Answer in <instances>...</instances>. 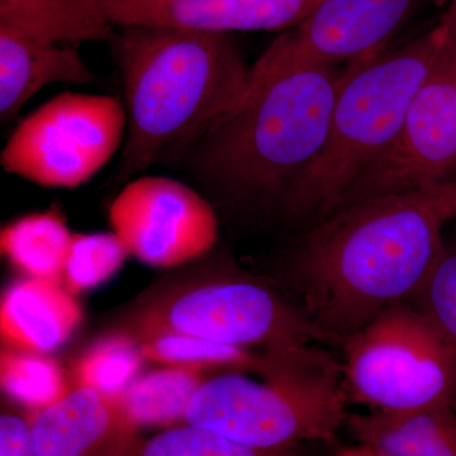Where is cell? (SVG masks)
Masks as SVG:
<instances>
[{
    "mask_svg": "<svg viewBox=\"0 0 456 456\" xmlns=\"http://www.w3.org/2000/svg\"><path fill=\"white\" fill-rule=\"evenodd\" d=\"M456 216V178L347 204L314 224L293 254L301 308L342 342L412 298L444 253Z\"/></svg>",
    "mask_w": 456,
    "mask_h": 456,
    "instance_id": "1",
    "label": "cell"
},
{
    "mask_svg": "<svg viewBox=\"0 0 456 456\" xmlns=\"http://www.w3.org/2000/svg\"><path fill=\"white\" fill-rule=\"evenodd\" d=\"M121 73L126 131L116 180L184 160L235 106L250 68L226 33L163 26L116 27L108 42Z\"/></svg>",
    "mask_w": 456,
    "mask_h": 456,
    "instance_id": "2",
    "label": "cell"
},
{
    "mask_svg": "<svg viewBox=\"0 0 456 456\" xmlns=\"http://www.w3.org/2000/svg\"><path fill=\"white\" fill-rule=\"evenodd\" d=\"M347 66L274 71L253 65L241 97L184 160L237 204L281 207L325 145Z\"/></svg>",
    "mask_w": 456,
    "mask_h": 456,
    "instance_id": "3",
    "label": "cell"
},
{
    "mask_svg": "<svg viewBox=\"0 0 456 456\" xmlns=\"http://www.w3.org/2000/svg\"><path fill=\"white\" fill-rule=\"evenodd\" d=\"M441 22L404 46L347 65L325 145L288 191L281 209L290 220H325L340 208L360 174L388 149L411 103L448 40Z\"/></svg>",
    "mask_w": 456,
    "mask_h": 456,
    "instance_id": "4",
    "label": "cell"
},
{
    "mask_svg": "<svg viewBox=\"0 0 456 456\" xmlns=\"http://www.w3.org/2000/svg\"><path fill=\"white\" fill-rule=\"evenodd\" d=\"M260 373L264 382L233 373L204 380L185 424L260 450L334 443L346 428L341 364L317 345L266 351Z\"/></svg>",
    "mask_w": 456,
    "mask_h": 456,
    "instance_id": "5",
    "label": "cell"
},
{
    "mask_svg": "<svg viewBox=\"0 0 456 456\" xmlns=\"http://www.w3.org/2000/svg\"><path fill=\"white\" fill-rule=\"evenodd\" d=\"M173 331L266 351L332 344L299 305L259 279L222 273L174 287L143 305L126 334Z\"/></svg>",
    "mask_w": 456,
    "mask_h": 456,
    "instance_id": "6",
    "label": "cell"
},
{
    "mask_svg": "<svg viewBox=\"0 0 456 456\" xmlns=\"http://www.w3.org/2000/svg\"><path fill=\"white\" fill-rule=\"evenodd\" d=\"M341 345L349 401L388 413L455 407L456 356L412 303L389 308Z\"/></svg>",
    "mask_w": 456,
    "mask_h": 456,
    "instance_id": "7",
    "label": "cell"
},
{
    "mask_svg": "<svg viewBox=\"0 0 456 456\" xmlns=\"http://www.w3.org/2000/svg\"><path fill=\"white\" fill-rule=\"evenodd\" d=\"M126 131L119 99L62 93L18 123L0 164L41 187L77 188L110 163L123 147Z\"/></svg>",
    "mask_w": 456,
    "mask_h": 456,
    "instance_id": "8",
    "label": "cell"
},
{
    "mask_svg": "<svg viewBox=\"0 0 456 456\" xmlns=\"http://www.w3.org/2000/svg\"><path fill=\"white\" fill-rule=\"evenodd\" d=\"M455 167L456 36L449 31L443 53L408 108L397 136L360 174L340 208L370 198L432 187L450 179Z\"/></svg>",
    "mask_w": 456,
    "mask_h": 456,
    "instance_id": "9",
    "label": "cell"
},
{
    "mask_svg": "<svg viewBox=\"0 0 456 456\" xmlns=\"http://www.w3.org/2000/svg\"><path fill=\"white\" fill-rule=\"evenodd\" d=\"M108 220L131 256L154 268L196 260L217 241V216L208 200L167 176L140 175L126 183Z\"/></svg>",
    "mask_w": 456,
    "mask_h": 456,
    "instance_id": "10",
    "label": "cell"
},
{
    "mask_svg": "<svg viewBox=\"0 0 456 456\" xmlns=\"http://www.w3.org/2000/svg\"><path fill=\"white\" fill-rule=\"evenodd\" d=\"M424 0H321L255 65L274 71L347 66L384 53Z\"/></svg>",
    "mask_w": 456,
    "mask_h": 456,
    "instance_id": "11",
    "label": "cell"
},
{
    "mask_svg": "<svg viewBox=\"0 0 456 456\" xmlns=\"http://www.w3.org/2000/svg\"><path fill=\"white\" fill-rule=\"evenodd\" d=\"M114 27L163 26L228 33L287 31L321 0H77Z\"/></svg>",
    "mask_w": 456,
    "mask_h": 456,
    "instance_id": "12",
    "label": "cell"
},
{
    "mask_svg": "<svg viewBox=\"0 0 456 456\" xmlns=\"http://www.w3.org/2000/svg\"><path fill=\"white\" fill-rule=\"evenodd\" d=\"M28 419L37 456H130L141 439L118 399L88 387Z\"/></svg>",
    "mask_w": 456,
    "mask_h": 456,
    "instance_id": "13",
    "label": "cell"
},
{
    "mask_svg": "<svg viewBox=\"0 0 456 456\" xmlns=\"http://www.w3.org/2000/svg\"><path fill=\"white\" fill-rule=\"evenodd\" d=\"M98 79L77 46L47 44L0 26V118H17L50 84L93 86Z\"/></svg>",
    "mask_w": 456,
    "mask_h": 456,
    "instance_id": "14",
    "label": "cell"
},
{
    "mask_svg": "<svg viewBox=\"0 0 456 456\" xmlns=\"http://www.w3.org/2000/svg\"><path fill=\"white\" fill-rule=\"evenodd\" d=\"M83 320L77 297L61 283L25 278L9 285L0 303V335L5 347L53 353Z\"/></svg>",
    "mask_w": 456,
    "mask_h": 456,
    "instance_id": "15",
    "label": "cell"
},
{
    "mask_svg": "<svg viewBox=\"0 0 456 456\" xmlns=\"http://www.w3.org/2000/svg\"><path fill=\"white\" fill-rule=\"evenodd\" d=\"M346 428L360 445L384 456H456L455 407L351 415Z\"/></svg>",
    "mask_w": 456,
    "mask_h": 456,
    "instance_id": "16",
    "label": "cell"
},
{
    "mask_svg": "<svg viewBox=\"0 0 456 456\" xmlns=\"http://www.w3.org/2000/svg\"><path fill=\"white\" fill-rule=\"evenodd\" d=\"M0 26L47 44L110 42L116 27L77 0H0Z\"/></svg>",
    "mask_w": 456,
    "mask_h": 456,
    "instance_id": "17",
    "label": "cell"
},
{
    "mask_svg": "<svg viewBox=\"0 0 456 456\" xmlns=\"http://www.w3.org/2000/svg\"><path fill=\"white\" fill-rule=\"evenodd\" d=\"M74 233L57 208L18 218L0 233V248L26 278L62 284V275Z\"/></svg>",
    "mask_w": 456,
    "mask_h": 456,
    "instance_id": "18",
    "label": "cell"
},
{
    "mask_svg": "<svg viewBox=\"0 0 456 456\" xmlns=\"http://www.w3.org/2000/svg\"><path fill=\"white\" fill-rule=\"evenodd\" d=\"M204 380L203 370L167 367L140 375L116 398L137 428H171L184 422L189 402Z\"/></svg>",
    "mask_w": 456,
    "mask_h": 456,
    "instance_id": "19",
    "label": "cell"
},
{
    "mask_svg": "<svg viewBox=\"0 0 456 456\" xmlns=\"http://www.w3.org/2000/svg\"><path fill=\"white\" fill-rule=\"evenodd\" d=\"M132 338L139 342L146 359L167 367L198 370L230 368L260 371L264 365V356H255L250 350L216 344L180 332L150 331L134 335Z\"/></svg>",
    "mask_w": 456,
    "mask_h": 456,
    "instance_id": "20",
    "label": "cell"
},
{
    "mask_svg": "<svg viewBox=\"0 0 456 456\" xmlns=\"http://www.w3.org/2000/svg\"><path fill=\"white\" fill-rule=\"evenodd\" d=\"M0 384L8 397L32 412L51 406L70 392L56 360L9 347L0 355Z\"/></svg>",
    "mask_w": 456,
    "mask_h": 456,
    "instance_id": "21",
    "label": "cell"
},
{
    "mask_svg": "<svg viewBox=\"0 0 456 456\" xmlns=\"http://www.w3.org/2000/svg\"><path fill=\"white\" fill-rule=\"evenodd\" d=\"M145 355L131 335H114L89 347L73 367L77 387L117 397L140 377Z\"/></svg>",
    "mask_w": 456,
    "mask_h": 456,
    "instance_id": "22",
    "label": "cell"
},
{
    "mask_svg": "<svg viewBox=\"0 0 456 456\" xmlns=\"http://www.w3.org/2000/svg\"><path fill=\"white\" fill-rule=\"evenodd\" d=\"M131 256L114 232L74 233L66 259L62 285L75 297L113 277Z\"/></svg>",
    "mask_w": 456,
    "mask_h": 456,
    "instance_id": "23",
    "label": "cell"
},
{
    "mask_svg": "<svg viewBox=\"0 0 456 456\" xmlns=\"http://www.w3.org/2000/svg\"><path fill=\"white\" fill-rule=\"evenodd\" d=\"M132 456H302L299 448L260 450L221 435L183 424L171 426L149 439L141 437Z\"/></svg>",
    "mask_w": 456,
    "mask_h": 456,
    "instance_id": "24",
    "label": "cell"
},
{
    "mask_svg": "<svg viewBox=\"0 0 456 456\" xmlns=\"http://www.w3.org/2000/svg\"><path fill=\"white\" fill-rule=\"evenodd\" d=\"M424 314L456 356V242L440 259L410 301Z\"/></svg>",
    "mask_w": 456,
    "mask_h": 456,
    "instance_id": "25",
    "label": "cell"
},
{
    "mask_svg": "<svg viewBox=\"0 0 456 456\" xmlns=\"http://www.w3.org/2000/svg\"><path fill=\"white\" fill-rule=\"evenodd\" d=\"M0 456H37L28 417L3 411L0 416Z\"/></svg>",
    "mask_w": 456,
    "mask_h": 456,
    "instance_id": "26",
    "label": "cell"
},
{
    "mask_svg": "<svg viewBox=\"0 0 456 456\" xmlns=\"http://www.w3.org/2000/svg\"><path fill=\"white\" fill-rule=\"evenodd\" d=\"M338 456H384L380 452H375L374 449L368 448V446L360 445L356 444L355 446L341 450Z\"/></svg>",
    "mask_w": 456,
    "mask_h": 456,
    "instance_id": "27",
    "label": "cell"
},
{
    "mask_svg": "<svg viewBox=\"0 0 456 456\" xmlns=\"http://www.w3.org/2000/svg\"><path fill=\"white\" fill-rule=\"evenodd\" d=\"M441 22L448 27L450 33L456 36V0H449V7L441 18Z\"/></svg>",
    "mask_w": 456,
    "mask_h": 456,
    "instance_id": "28",
    "label": "cell"
},
{
    "mask_svg": "<svg viewBox=\"0 0 456 456\" xmlns=\"http://www.w3.org/2000/svg\"><path fill=\"white\" fill-rule=\"evenodd\" d=\"M132 454H134V452H132ZM132 454L130 456H132Z\"/></svg>",
    "mask_w": 456,
    "mask_h": 456,
    "instance_id": "29",
    "label": "cell"
}]
</instances>
